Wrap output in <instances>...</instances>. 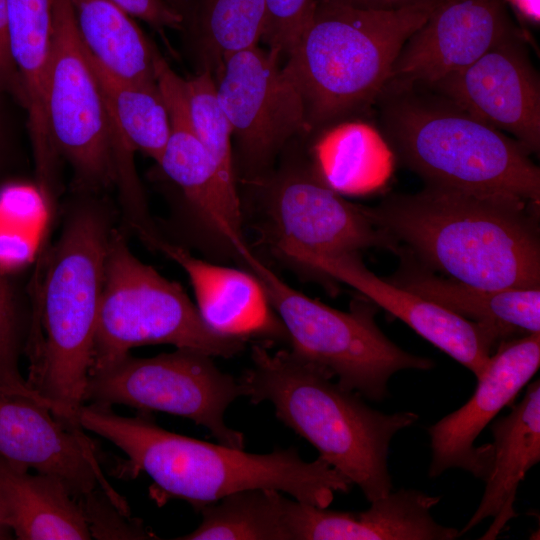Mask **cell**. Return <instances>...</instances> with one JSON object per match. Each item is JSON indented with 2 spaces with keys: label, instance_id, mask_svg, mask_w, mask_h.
<instances>
[{
  "label": "cell",
  "instance_id": "1",
  "mask_svg": "<svg viewBox=\"0 0 540 540\" xmlns=\"http://www.w3.org/2000/svg\"><path fill=\"white\" fill-rule=\"evenodd\" d=\"M77 418L83 430L108 440L127 456L122 471L131 476L144 472L151 478L150 494L158 504L181 499L199 512L237 491L274 489L324 508L336 492L348 493L353 486L321 457L305 461L293 447L248 453L163 429L146 412L126 417L112 406L95 403L83 404Z\"/></svg>",
  "mask_w": 540,
  "mask_h": 540
},
{
  "label": "cell",
  "instance_id": "2",
  "mask_svg": "<svg viewBox=\"0 0 540 540\" xmlns=\"http://www.w3.org/2000/svg\"><path fill=\"white\" fill-rule=\"evenodd\" d=\"M539 205L425 185L366 211L428 269L485 289L540 287Z\"/></svg>",
  "mask_w": 540,
  "mask_h": 540
},
{
  "label": "cell",
  "instance_id": "3",
  "mask_svg": "<svg viewBox=\"0 0 540 540\" xmlns=\"http://www.w3.org/2000/svg\"><path fill=\"white\" fill-rule=\"evenodd\" d=\"M292 351L271 353L254 344L251 366L239 378L244 396L270 402L277 418L319 452V457L357 485L370 503L393 488L388 469L392 438L419 415L391 414L368 406L354 391Z\"/></svg>",
  "mask_w": 540,
  "mask_h": 540
},
{
  "label": "cell",
  "instance_id": "4",
  "mask_svg": "<svg viewBox=\"0 0 540 540\" xmlns=\"http://www.w3.org/2000/svg\"><path fill=\"white\" fill-rule=\"evenodd\" d=\"M375 103L394 157L425 185L539 205L540 169L510 135L425 86L385 85Z\"/></svg>",
  "mask_w": 540,
  "mask_h": 540
},
{
  "label": "cell",
  "instance_id": "5",
  "mask_svg": "<svg viewBox=\"0 0 540 540\" xmlns=\"http://www.w3.org/2000/svg\"><path fill=\"white\" fill-rule=\"evenodd\" d=\"M102 211L77 208L67 218L46 266L32 320L27 382L66 424L80 427L110 235Z\"/></svg>",
  "mask_w": 540,
  "mask_h": 540
},
{
  "label": "cell",
  "instance_id": "6",
  "mask_svg": "<svg viewBox=\"0 0 540 540\" xmlns=\"http://www.w3.org/2000/svg\"><path fill=\"white\" fill-rule=\"evenodd\" d=\"M441 1L359 9L316 0L283 65L303 99L309 132L375 103L402 46Z\"/></svg>",
  "mask_w": 540,
  "mask_h": 540
},
{
  "label": "cell",
  "instance_id": "7",
  "mask_svg": "<svg viewBox=\"0 0 540 540\" xmlns=\"http://www.w3.org/2000/svg\"><path fill=\"white\" fill-rule=\"evenodd\" d=\"M46 109L54 147L71 164L75 183L100 190L116 183L128 208L144 203L132 152L108 108L79 36L72 0H51Z\"/></svg>",
  "mask_w": 540,
  "mask_h": 540
},
{
  "label": "cell",
  "instance_id": "8",
  "mask_svg": "<svg viewBox=\"0 0 540 540\" xmlns=\"http://www.w3.org/2000/svg\"><path fill=\"white\" fill-rule=\"evenodd\" d=\"M241 262L258 278L283 324L291 351L332 377L346 390L371 401L388 396V381L402 370H431L435 363L392 342L375 321L376 308L354 301L350 311L332 308L294 289L251 249Z\"/></svg>",
  "mask_w": 540,
  "mask_h": 540
},
{
  "label": "cell",
  "instance_id": "9",
  "mask_svg": "<svg viewBox=\"0 0 540 540\" xmlns=\"http://www.w3.org/2000/svg\"><path fill=\"white\" fill-rule=\"evenodd\" d=\"M244 342L212 332L180 284L141 262L123 235L110 231L90 371L143 345L168 344L231 358Z\"/></svg>",
  "mask_w": 540,
  "mask_h": 540
},
{
  "label": "cell",
  "instance_id": "10",
  "mask_svg": "<svg viewBox=\"0 0 540 540\" xmlns=\"http://www.w3.org/2000/svg\"><path fill=\"white\" fill-rule=\"evenodd\" d=\"M212 358L186 348L147 358L129 353L89 372L84 404H121L184 417L208 429L220 444L244 449V435L224 420L228 406L244 396L243 386Z\"/></svg>",
  "mask_w": 540,
  "mask_h": 540
},
{
  "label": "cell",
  "instance_id": "11",
  "mask_svg": "<svg viewBox=\"0 0 540 540\" xmlns=\"http://www.w3.org/2000/svg\"><path fill=\"white\" fill-rule=\"evenodd\" d=\"M232 133L235 168L255 186L295 136L309 132L303 99L280 56L258 45L228 57L214 77Z\"/></svg>",
  "mask_w": 540,
  "mask_h": 540
},
{
  "label": "cell",
  "instance_id": "12",
  "mask_svg": "<svg viewBox=\"0 0 540 540\" xmlns=\"http://www.w3.org/2000/svg\"><path fill=\"white\" fill-rule=\"evenodd\" d=\"M255 186L264 190V213L274 249L325 255L400 246L374 225L366 206L344 199L319 175L313 162L296 161L272 171Z\"/></svg>",
  "mask_w": 540,
  "mask_h": 540
},
{
  "label": "cell",
  "instance_id": "13",
  "mask_svg": "<svg viewBox=\"0 0 540 540\" xmlns=\"http://www.w3.org/2000/svg\"><path fill=\"white\" fill-rule=\"evenodd\" d=\"M540 366V332L499 343L469 400L428 427L430 478L453 468L485 481L493 461L492 444L475 441L505 406H511Z\"/></svg>",
  "mask_w": 540,
  "mask_h": 540
},
{
  "label": "cell",
  "instance_id": "14",
  "mask_svg": "<svg viewBox=\"0 0 540 540\" xmlns=\"http://www.w3.org/2000/svg\"><path fill=\"white\" fill-rule=\"evenodd\" d=\"M0 456L16 466L57 478L77 500L101 488L121 511L130 512L125 499L104 477L95 447L81 427L57 418L46 402L3 386Z\"/></svg>",
  "mask_w": 540,
  "mask_h": 540
},
{
  "label": "cell",
  "instance_id": "15",
  "mask_svg": "<svg viewBox=\"0 0 540 540\" xmlns=\"http://www.w3.org/2000/svg\"><path fill=\"white\" fill-rule=\"evenodd\" d=\"M428 88L512 135L531 154L539 153V75L517 27L476 61Z\"/></svg>",
  "mask_w": 540,
  "mask_h": 540
},
{
  "label": "cell",
  "instance_id": "16",
  "mask_svg": "<svg viewBox=\"0 0 540 540\" xmlns=\"http://www.w3.org/2000/svg\"><path fill=\"white\" fill-rule=\"evenodd\" d=\"M283 258L322 276L343 282L414 330L422 338L471 371L484 372L491 351L505 341L502 334L463 318L371 272L360 253L325 255L292 252Z\"/></svg>",
  "mask_w": 540,
  "mask_h": 540
},
{
  "label": "cell",
  "instance_id": "17",
  "mask_svg": "<svg viewBox=\"0 0 540 540\" xmlns=\"http://www.w3.org/2000/svg\"><path fill=\"white\" fill-rule=\"evenodd\" d=\"M156 82L166 103L171 133L157 164L180 190L193 218L211 242L240 260L248 248L243 235L240 198L224 187L209 154L197 138L187 104L185 79L166 61L156 69Z\"/></svg>",
  "mask_w": 540,
  "mask_h": 540
},
{
  "label": "cell",
  "instance_id": "18",
  "mask_svg": "<svg viewBox=\"0 0 540 540\" xmlns=\"http://www.w3.org/2000/svg\"><path fill=\"white\" fill-rule=\"evenodd\" d=\"M515 28L506 0H442L402 46L385 85L431 86Z\"/></svg>",
  "mask_w": 540,
  "mask_h": 540
},
{
  "label": "cell",
  "instance_id": "19",
  "mask_svg": "<svg viewBox=\"0 0 540 540\" xmlns=\"http://www.w3.org/2000/svg\"><path fill=\"white\" fill-rule=\"evenodd\" d=\"M441 500L401 488L370 502L364 511H338L292 500L284 502L289 540H454L457 528L438 523L431 509Z\"/></svg>",
  "mask_w": 540,
  "mask_h": 540
},
{
  "label": "cell",
  "instance_id": "20",
  "mask_svg": "<svg viewBox=\"0 0 540 540\" xmlns=\"http://www.w3.org/2000/svg\"><path fill=\"white\" fill-rule=\"evenodd\" d=\"M148 245L185 271L194 291L197 311L212 332L242 340L287 336L260 281L251 271L202 260L159 236Z\"/></svg>",
  "mask_w": 540,
  "mask_h": 540
},
{
  "label": "cell",
  "instance_id": "21",
  "mask_svg": "<svg viewBox=\"0 0 540 540\" xmlns=\"http://www.w3.org/2000/svg\"><path fill=\"white\" fill-rule=\"evenodd\" d=\"M510 412L491 422L493 461L474 514L459 530L467 533L487 518L492 522L480 540H494L518 517L514 504L527 472L540 461V381L531 382Z\"/></svg>",
  "mask_w": 540,
  "mask_h": 540
},
{
  "label": "cell",
  "instance_id": "22",
  "mask_svg": "<svg viewBox=\"0 0 540 540\" xmlns=\"http://www.w3.org/2000/svg\"><path fill=\"white\" fill-rule=\"evenodd\" d=\"M401 267L392 284L429 300L463 318L498 330L505 340L515 334L540 332V287L485 289L441 278L417 263L403 248Z\"/></svg>",
  "mask_w": 540,
  "mask_h": 540
},
{
  "label": "cell",
  "instance_id": "23",
  "mask_svg": "<svg viewBox=\"0 0 540 540\" xmlns=\"http://www.w3.org/2000/svg\"><path fill=\"white\" fill-rule=\"evenodd\" d=\"M11 55L23 90L38 183L56 181L58 153L47 119L46 78L51 49V0H7Z\"/></svg>",
  "mask_w": 540,
  "mask_h": 540
},
{
  "label": "cell",
  "instance_id": "24",
  "mask_svg": "<svg viewBox=\"0 0 540 540\" xmlns=\"http://www.w3.org/2000/svg\"><path fill=\"white\" fill-rule=\"evenodd\" d=\"M0 526L19 540H87L79 501L63 482L0 456Z\"/></svg>",
  "mask_w": 540,
  "mask_h": 540
},
{
  "label": "cell",
  "instance_id": "25",
  "mask_svg": "<svg viewBox=\"0 0 540 540\" xmlns=\"http://www.w3.org/2000/svg\"><path fill=\"white\" fill-rule=\"evenodd\" d=\"M79 36L88 53L117 77L155 82L157 50L133 17L109 0H72Z\"/></svg>",
  "mask_w": 540,
  "mask_h": 540
},
{
  "label": "cell",
  "instance_id": "26",
  "mask_svg": "<svg viewBox=\"0 0 540 540\" xmlns=\"http://www.w3.org/2000/svg\"><path fill=\"white\" fill-rule=\"evenodd\" d=\"M393 159L383 135L363 122L331 126L314 145L317 172L340 194L378 189L389 178Z\"/></svg>",
  "mask_w": 540,
  "mask_h": 540
},
{
  "label": "cell",
  "instance_id": "27",
  "mask_svg": "<svg viewBox=\"0 0 540 540\" xmlns=\"http://www.w3.org/2000/svg\"><path fill=\"white\" fill-rule=\"evenodd\" d=\"M87 54L108 108L124 138L134 150L143 152L157 163L171 133L169 112L157 82L117 77L88 51Z\"/></svg>",
  "mask_w": 540,
  "mask_h": 540
},
{
  "label": "cell",
  "instance_id": "28",
  "mask_svg": "<svg viewBox=\"0 0 540 540\" xmlns=\"http://www.w3.org/2000/svg\"><path fill=\"white\" fill-rule=\"evenodd\" d=\"M282 492L247 489L231 493L199 511L200 525L179 540H289Z\"/></svg>",
  "mask_w": 540,
  "mask_h": 540
},
{
  "label": "cell",
  "instance_id": "29",
  "mask_svg": "<svg viewBox=\"0 0 540 540\" xmlns=\"http://www.w3.org/2000/svg\"><path fill=\"white\" fill-rule=\"evenodd\" d=\"M265 18V0H198L194 21L201 70L214 78L228 57L257 46Z\"/></svg>",
  "mask_w": 540,
  "mask_h": 540
},
{
  "label": "cell",
  "instance_id": "30",
  "mask_svg": "<svg viewBox=\"0 0 540 540\" xmlns=\"http://www.w3.org/2000/svg\"><path fill=\"white\" fill-rule=\"evenodd\" d=\"M185 92L194 132L212 159L226 190L240 198L229 122L216 96L215 81L203 69L185 79Z\"/></svg>",
  "mask_w": 540,
  "mask_h": 540
},
{
  "label": "cell",
  "instance_id": "31",
  "mask_svg": "<svg viewBox=\"0 0 540 540\" xmlns=\"http://www.w3.org/2000/svg\"><path fill=\"white\" fill-rule=\"evenodd\" d=\"M21 346V328L14 300L0 272V386L17 390L49 404L31 389L27 379L20 372Z\"/></svg>",
  "mask_w": 540,
  "mask_h": 540
},
{
  "label": "cell",
  "instance_id": "32",
  "mask_svg": "<svg viewBox=\"0 0 540 540\" xmlns=\"http://www.w3.org/2000/svg\"><path fill=\"white\" fill-rule=\"evenodd\" d=\"M316 0H265L266 18L261 40L281 59L287 58L309 23Z\"/></svg>",
  "mask_w": 540,
  "mask_h": 540
},
{
  "label": "cell",
  "instance_id": "33",
  "mask_svg": "<svg viewBox=\"0 0 540 540\" xmlns=\"http://www.w3.org/2000/svg\"><path fill=\"white\" fill-rule=\"evenodd\" d=\"M91 538L94 539H155V535L147 530L141 521L132 520L123 513L110 495L97 488L78 500Z\"/></svg>",
  "mask_w": 540,
  "mask_h": 540
},
{
  "label": "cell",
  "instance_id": "34",
  "mask_svg": "<svg viewBox=\"0 0 540 540\" xmlns=\"http://www.w3.org/2000/svg\"><path fill=\"white\" fill-rule=\"evenodd\" d=\"M133 18L158 30H181L185 24L184 9L188 0H109Z\"/></svg>",
  "mask_w": 540,
  "mask_h": 540
},
{
  "label": "cell",
  "instance_id": "35",
  "mask_svg": "<svg viewBox=\"0 0 540 540\" xmlns=\"http://www.w3.org/2000/svg\"><path fill=\"white\" fill-rule=\"evenodd\" d=\"M0 92L11 93L23 104V90L10 51L7 0H0Z\"/></svg>",
  "mask_w": 540,
  "mask_h": 540
},
{
  "label": "cell",
  "instance_id": "36",
  "mask_svg": "<svg viewBox=\"0 0 540 540\" xmlns=\"http://www.w3.org/2000/svg\"><path fill=\"white\" fill-rule=\"evenodd\" d=\"M522 18L539 24L540 22V0H506Z\"/></svg>",
  "mask_w": 540,
  "mask_h": 540
},
{
  "label": "cell",
  "instance_id": "37",
  "mask_svg": "<svg viewBox=\"0 0 540 540\" xmlns=\"http://www.w3.org/2000/svg\"><path fill=\"white\" fill-rule=\"evenodd\" d=\"M359 9H385L389 8L388 0H331Z\"/></svg>",
  "mask_w": 540,
  "mask_h": 540
},
{
  "label": "cell",
  "instance_id": "38",
  "mask_svg": "<svg viewBox=\"0 0 540 540\" xmlns=\"http://www.w3.org/2000/svg\"><path fill=\"white\" fill-rule=\"evenodd\" d=\"M426 1H430V0H388V6L389 8H397V7L413 5V4L426 2Z\"/></svg>",
  "mask_w": 540,
  "mask_h": 540
},
{
  "label": "cell",
  "instance_id": "39",
  "mask_svg": "<svg viewBox=\"0 0 540 540\" xmlns=\"http://www.w3.org/2000/svg\"><path fill=\"white\" fill-rule=\"evenodd\" d=\"M11 531L7 528L0 526V539H10Z\"/></svg>",
  "mask_w": 540,
  "mask_h": 540
}]
</instances>
